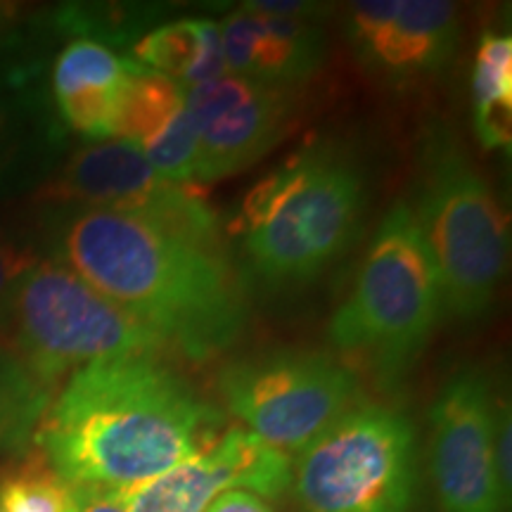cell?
<instances>
[{"mask_svg": "<svg viewBox=\"0 0 512 512\" xmlns=\"http://www.w3.org/2000/svg\"><path fill=\"white\" fill-rule=\"evenodd\" d=\"M57 259L190 361L238 342L247 299L221 242L110 209L72 207L53 233Z\"/></svg>", "mask_w": 512, "mask_h": 512, "instance_id": "obj_1", "label": "cell"}, {"mask_svg": "<svg viewBox=\"0 0 512 512\" xmlns=\"http://www.w3.org/2000/svg\"><path fill=\"white\" fill-rule=\"evenodd\" d=\"M219 425L216 408L157 354H131L74 370L34 444L72 491H124L197 456Z\"/></svg>", "mask_w": 512, "mask_h": 512, "instance_id": "obj_2", "label": "cell"}, {"mask_svg": "<svg viewBox=\"0 0 512 512\" xmlns=\"http://www.w3.org/2000/svg\"><path fill=\"white\" fill-rule=\"evenodd\" d=\"M366 204V176L347 152L330 143L299 152L242 202L249 278L271 290L311 283L361 235Z\"/></svg>", "mask_w": 512, "mask_h": 512, "instance_id": "obj_3", "label": "cell"}, {"mask_svg": "<svg viewBox=\"0 0 512 512\" xmlns=\"http://www.w3.org/2000/svg\"><path fill=\"white\" fill-rule=\"evenodd\" d=\"M441 313L430 247L411 204L399 202L384 216L354 290L330 320V342L392 384L425 349Z\"/></svg>", "mask_w": 512, "mask_h": 512, "instance_id": "obj_4", "label": "cell"}, {"mask_svg": "<svg viewBox=\"0 0 512 512\" xmlns=\"http://www.w3.org/2000/svg\"><path fill=\"white\" fill-rule=\"evenodd\" d=\"M413 211L437 266L444 311L460 320L486 316L508 271V219L484 176L444 131L425 143Z\"/></svg>", "mask_w": 512, "mask_h": 512, "instance_id": "obj_5", "label": "cell"}, {"mask_svg": "<svg viewBox=\"0 0 512 512\" xmlns=\"http://www.w3.org/2000/svg\"><path fill=\"white\" fill-rule=\"evenodd\" d=\"M0 316L12 328L15 354L50 384L88 363L166 349L155 332L55 259L38 261L19 280Z\"/></svg>", "mask_w": 512, "mask_h": 512, "instance_id": "obj_6", "label": "cell"}, {"mask_svg": "<svg viewBox=\"0 0 512 512\" xmlns=\"http://www.w3.org/2000/svg\"><path fill=\"white\" fill-rule=\"evenodd\" d=\"M292 484L304 512H411L415 432L380 403H358L299 453Z\"/></svg>", "mask_w": 512, "mask_h": 512, "instance_id": "obj_7", "label": "cell"}, {"mask_svg": "<svg viewBox=\"0 0 512 512\" xmlns=\"http://www.w3.org/2000/svg\"><path fill=\"white\" fill-rule=\"evenodd\" d=\"M226 406L268 446L302 453L358 406V380L323 351L271 349L235 358L219 373Z\"/></svg>", "mask_w": 512, "mask_h": 512, "instance_id": "obj_8", "label": "cell"}, {"mask_svg": "<svg viewBox=\"0 0 512 512\" xmlns=\"http://www.w3.org/2000/svg\"><path fill=\"white\" fill-rule=\"evenodd\" d=\"M41 200L110 209L219 242V219L188 185L159 176L138 145L121 138L81 147L41 188Z\"/></svg>", "mask_w": 512, "mask_h": 512, "instance_id": "obj_9", "label": "cell"}, {"mask_svg": "<svg viewBox=\"0 0 512 512\" xmlns=\"http://www.w3.org/2000/svg\"><path fill=\"white\" fill-rule=\"evenodd\" d=\"M494 403L482 370H460L434 401L430 472L439 512H508L494 463Z\"/></svg>", "mask_w": 512, "mask_h": 512, "instance_id": "obj_10", "label": "cell"}, {"mask_svg": "<svg viewBox=\"0 0 512 512\" xmlns=\"http://www.w3.org/2000/svg\"><path fill=\"white\" fill-rule=\"evenodd\" d=\"M294 107V88L235 74L185 88V112L200 147L197 181H221L268 155L285 138Z\"/></svg>", "mask_w": 512, "mask_h": 512, "instance_id": "obj_11", "label": "cell"}, {"mask_svg": "<svg viewBox=\"0 0 512 512\" xmlns=\"http://www.w3.org/2000/svg\"><path fill=\"white\" fill-rule=\"evenodd\" d=\"M287 486H292V458L249 430L230 427L164 475L110 494L126 512H204L223 491L275 498Z\"/></svg>", "mask_w": 512, "mask_h": 512, "instance_id": "obj_12", "label": "cell"}, {"mask_svg": "<svg viewBox=\"0 0 512 512\" xmlns=\"http://www.w3.org/2000/svg\"><path fill=\"white\" fill-rule=\"evenodd\" d=\"M344 29L370 72L411 83L437 74L456 53L460 12L444 0H366L349 5Z\"/></svg>", "mask_w": 512, "mask_h": 512, "instance_id": "obj_13", "label": "cell"}, {"mask_svg": "<svg viewBox=\"0 0 512 512\" xmlns=\"http://www.w3.org/2000/svg\"><path fill=\"white\" fill-rule=\"evenodd\" d=\"M228 74L294 88L318 72L325 34L311 15H275L249 5L219 24Z\"/></svg>", "mask_w": 512, "mask_h": 512, "instance_id": "obj_14", "label": "cell"}, {"mask_svg": "<svg viewBox=\"0 0 512 512\" xmlns=\"http://www.w3.org/2000/svg\"><path fill=\"white\" fill-rule=\"evenodd\" d=\"M138 69L95 38L69 43L53 67V95L62 119L88 138H114L121 98Z\"/></svg>", "mask_w": 512, "mask_h": 512, "instance_id": "obj_15", "label": "cell"}, {"mask_svg": "<svg viewBox=\"0 0 512 512\" xmlns=\"http://www.w3.org/2000/svg\"><path fill=\"white\" fill-rule=\"evenodd\" d=\"M128 60L183 88L202 86L228 74L219 24L200 17L176 19L145 31L133 43Z\"/></svg>", "mask_w": 512, "mask_h": 512, "instance_id": "obj_16", "label": "cell"}, {"mask_svg": "<svg viewBox=\"0 0 512 512\" xmlns=\"http://www.w3.org/2000/svg\"><path fill=\"white\" fill-rule=\"evenodd\" d=\"M472 105L479 143L510 150L512 140V38L486 31L472 67Z\"/></svg>", "mask_w": 512, "mask_h": 512, "instance_id": "obj_17", "label": "cell"}, {"mask_svg": "<svg viewBox=\"0 0 512 512\" xmlns=\"http://www.w3.org/2000/svg\"><path fill=\"white\" fill-rule=\"evenodd\" d=\"M50 403L53 384L31 370L15 351L0 349V458L27 451Z\"/></svg>", "mask_w": 512, "mask_h": 512, "instance_id": "obj_18", "label": "cell"}, {"mask_svg": "<svg viewBox=\"0 0 512 512\" xmlns=\"http://www.w3.org/2000/svg\"><path fill=\"white\" fill-rule=\"evenodd\" d=\"M185 107V88L166 76L145 72L143 67L128 81L121 98L114 138L145 147L157 138Z\"/></svg>", "mask_w": 512, "mask_h": 512, "instance_id": "obj_19", "label": "cell"}, {"mask_svg": "<svg viewBox=\"0 0 512 512\" xmlns=\"http://www.w3.org/2000/svg\"><path fill=\"white\" fill-rule=\"evenodd\" d=\"M74 491L50 467L43 453H31L22 465L0 477V512H69Z\"/></svg>", "mask_w": 512, "mask_h": 512, "instance_id": "obj_20", "label": "cell"}, {"mask_svg": "<svg viewBox=\"0 0 512 512\" xmlns=\"http://www.w3.org/2000/svg\"><path fill=\"white\" fill-rule=\"evenodd\" d=\"M147 162L159 176L178 185L197 183V169H200V147H197L195 128H192L188 112L176 114L174 121L152 138L145 147H140Z\"/></svg>", "mask_w": 512, "mask_h": 512, "instance_id": "obj_21", "label": "cell"}, {"mask_svg": "<svg viewBox=\"0 0 512 512\" xmlns=\"http://www.w3.org/2000/svg\"><path fill=\"white\" fill-rule=\"evenodd\" d=\"M494 463L503 494H512V422L508 403H494Z\"/></svg>", "mask_w": 512, "mask_h": 512, "instance_id": "obj_22", "label": "cell"}, {"mask_svg": "<svg viewBox=\"0 0 512 512\" xmlns=\"http://www.w3.org/2000/svg\"><path fill=\"white\" fill-rule=\"evenodd\" d=\"M38 264V259L29 249H22L12 242L0 238V313L8 304L12 290L19 280Z\"/></svg>", "mask_w": 512, "mask_h": 512, "instance_id": "obj_23", "label": "cell"}, {"mask_svg": "<svg viewBox=\"0 0 512 512\" xmlns=\"http://www.w3.org/2000/svg\"><path fill=\"white\" fill-rule=\"evenodd\" d=\"M204 512H273V510L268 508L264 498H259L256 494H249V491H242V489H230V491H223L221 496H216Z\"/></svg>", "mask_w": 512, "mask_h": 512, "instance_id": "obj_24", "label": "cell"}, {"mask_svg": "<svg viewBox=\"0 0 512 512\" xmlns=\"http://www.w3.org/2000/svg\"><path fill=\"white\" fill-rule=\"evenodd\" d=\"M76 512H126L110 491H74Z\"/></svg>", "mask_w": 512, "mask_h": 512, "instance_id": "obj_25", "label": "cell"}, {"mask_svg": "<svg viewBox=\"0 0 512 512\" xmlns=\"http://www.w3.org/2000/svg\"><path fill=\"white\" fill-rule=\"evenodd\" d=\"M10 128H12V105L8 98H3L0 93V152H5V143L10 140Z\"/></svg>", "mask_w": 512, "mask_h": 512, "instance_id": "obj_26", "label": "cell"}, {"mask_svg": "<svg viewBox=\"0 0 512 512\" xmlns=\"http://www.w3.org/2000/svg\"><path fill=\"white\" fill-rule=\"evenodd\" d=\"M10 10V5H5V3H0V17H3L5 15V12H8Z\"/></svg>", "mask_w": 512, "mask_h": 512, "instance_id": "obj_27", "label": "cell"}, {"mask_svg": "<svg viewBox=\"0 0 512 512\" xmlns=\"http://www.w3.org/2000/svg\"><path fill=\"white\" fill-rule=\"evenodd\" d=\"M3 164H5V157H3V152H0V169H3Z\"/></svg>", "mask_w": 512, "mask_h": 512, "instance_id": "obj_28", "label": "cell"}, {"mask_svg": "<svg viewBox=\"0 0 512 512\" xmlns=\"http://www.w3.org/2000/svg\"><path fill=\"white\" fill-rule=\"evenodd\" d=\"M69 512H76V508H72V510H69Z\"/></svg>", "mask_w": 512, "mask_h": 512, "instance_id": "obj_29", "label": "cell"}]
</instances>
